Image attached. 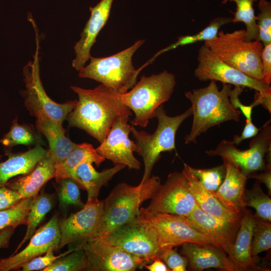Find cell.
Instances as JSON below:
<instances>
[{
    "label": "cell",
    "mask_w": 271,
    "mask_h": 271,
    "mask_svg": "<svg viewBox=\"0 0 271 271\" xmlns=\"http://www.w3.org/2000/svg\"><path fill=\"white\" fill-rule=\"evenodd\" d=\"M70 88L78 99L67 116L69 126L84 130L100 143L117 117L132 115L130 109L121 102L119 94L101 84L93 89Z\"/></svg>",
    "instance_id": "1"
},
{
    "label": "cell",
    "mask_w": 271,
    "mask_h": 271,
    "mask_svg": "<svg viewBox=\"0 0 271 271\" xmlns=\"http://www.w3.org/2000/svg\"><path fill=\"white\" fill-rule=\"evenodd\" d=\"M222 84L221 90L216 81L211 80L205 87L185 93L191 103L193 116L190 132L184 139L185 144H196L197 138L211 127L228 121H239L241 112L232 107L229 99L231 85Z\"/></svg>",
    "instance_id": "2"
},
{
    "label": "cell",
    "mask_w": 271,
    "mask_h": 271,
    "mask_svg": "<svg viewBox=\"0 0 271 271\" xmlns=\"http://www.w3.org/2000/svg\"><path fill=\"white\" fill-rule=\"evenodd\" d=\"M161 184L160 178L155 175L136 186L124 182L117 184L103 200V211L100 224L91 239L102 237L136 218L142 203L153 197Z\"/></svg>",
    "instance_id": "3"
},
{
    "label": "cell",
    "mask_w": 271,
    "mask_h": 271,
    "mask_svg": "<svg viewBox=\"0 0 271 271\" xmlns=\"http://www.w3.org/2000/svg\"><path fill=\"white\" fill-rule=\"evenodd\" d=\"M176 84L175 75L164 70L148 77L143 75L130 91L119 94L121 102L134 113L131 124L146 127L155 117V110L170 99Z\"/></svg>",
    "instance_id": "4"
},
{
    "label": "cell",
    "mask_w": 271,
    "mask_h": 271,
    "mask_svg": "<svg viewBox=\"0 0 271 271\" xmlns=\"http://www.w3.org/2000/svg\"><path fill=\"white\" fill-rule=\"evenodd\" d=\"M35 32L36 48L33 60L30 61L23 69L25 89L23 92L26 108L31 116L37 118L47 116L64 128L63 123L73 109L77 100L62 103L53 100L47 94L41 80L40 73V42L37 26L32 17L29 18Z\"/></svg>",
    "instance_id": "5"
},
{
    "label": "cell",
    "mask_w": 271,
    "mask_h": 271,
    "mask_svg": "<svg viewBox=\"0 0 271 271\" xmlns=\"http://www.w3.org/2000/svg\"><path fill=\"white\" fill-rule=\"evenodd\" d=\"M139 40L128 48L106 57H90V62L78 71L80 78L93 79L119 94L125 93L137 83L141 70L134 67L132 58L144 44Z\"/></svg>",
    "instance_id": "6"
},
{
    "label": "cell",
    "mask_w": 271,
    "mask_h": 271,
    "mask_svg": "<svg viewBox=\"0 0 271 271\" xmlns=\"http://www.w3.org/2000/svg\"><path fill=\"white\" fill-rule=\"evenodd\" d=\"M244 29L229 33L220 31L204 45L224 63L264 83L261 62L263 46L257 40L246 41Z\"/></svg>",
    "instance_id": "7"
},
{
    "label": "cell",
    "mask_w": 271,
    "mask_h": 271,
    "mask_svg": "<svg viewBox=\"0 0 271 271\" xmlns=\"http://www.w3.org/2000/svg\"><path fill=\"white\" fill-rule=\"evenodd\" d=\"M192 114L190 107L181 114L170 116L167 114L162 105L154 112V117L158 119V124L153 133L139 131L133 125L131 126L130 132L139 148L138 153L143 158L144 164L141 183L150 179L154 166L161 158L162 153L176 150L177 131L182 122Z\"/></svg>",
    "instance_id": "8"
},
{
    "label": "cell",
    "mask_w": 271,
    "mask_h": 271,
    "mask_svg": "<svg viewBox=\"0 0 271 271\" xmlns=\"http://www.w3.org/2000/svg\"><path fill=\"white\" fill-rule=\"evenodd\" d=\"M270 119L265 122L260 131L250 141L248 149L240 150L231 141H222L214 150H207L209 156H219L238 168L247 178L251 173L263 170L270 162Z\"/></svg>",
    "instance_id": "9"
},
{
    "label": "cell",
    "mask_w": 271,
    "mask_h": 271,
    "mask_svg": "<svg viewBox=\"0 0 271 271\" xmlns=\"http://www.w3.org/2000/svg\"><path fill=\"white\" fill-rule=\"evenodd\" d=\"M137 217L155 234L160 249L175 247L186 242L217 246L210 239L192 227L183 216L168 213L153 214L146 208L141 207Z\"/></svg>",
    "instance_id": "10"
},
{
    "label": "cell",
    "mask_w": 271,
    "mask_h": 271,
    "mask_svg": "<svg viewBox=\"0 0 271 271\" xmlns=\"http://www.w3.org/2000/svg\"><path fill=\"white\" fill-rule=\"evenodd\" d=\"M195 76L200 81H219L222 83L253 89L262 97L271 99L270 85L252 78L223 62L205 45L198 51Z\"/></svg>",
    "instance_id": "11"
},
{
    "label": "cell",
    "mask_w": 271,
    "mask_h": 271,
    "mask_svg": "<svg viewBox=\"0 0 271 271\" xmlns=\"http://www.w3.org/2000/svg\"><path fill=\"white\" fill-rule=\"evenodd\" d=\"M98 239L142 258L146 263L158 257L160 250L155 234L138 217Z\"/></svg>",
    "instance_id": "12"
},
{
    "label": "cell",
    "mask_w": 271,
    "mask_h": 271,
    "mask_svg": "<svg viewBox=\"0 0 271 271\" xmlns=\"http://www.w3.org/2000/svg\"><path fill=\"white\" fill-rule=\"evenodd\" d=\"M188 180L182 172L169 174L160 184L146 208L153 214H190L196 206Z\"/></svg>",
    "instance_id": "13"
},
{
    "label": "cell",
    "mask_w": 271,
    "mask_h": 271,
    "mask_svg": "<svg viewBox=\"0 0 271 271\" xmlns=\"http://www.w3.org/2000/svg\"><path fill=\"white\" fill-rule=\"evenodd\" d=\"M86 256L87 271H133L146 264L144 259L129 254L100 239L88 240L76 245Z\"/></svg>",
    "instance_id": "14"
},
{
    "label": "cell",
    "mask_w": 271,
    "mask_h": 271,
    "mask_svg": "<svg viewBox=\"0 0 271 271\" xmlns=\"http://www.w3.org/2000/svg\"><path fill=\"white\" fill-rule=\"evenodd\" d=\"M103 211V200L93 199L87 200L79 211L59 221V249L69 244L77 245L92 239L100 224Z\"/></svg>",
    "instance_id": "15"
},
{
    "label": "cell",
    "mask_w": 271,
    "mask_h": 271,
    "mask_svg": "<svg viewBox=\"0 0 271 271\" xmlns=\"http://www.w3.org/2000/svg\"><path fill=\"white\" fill-rule=\"evenodd\" d=\"M129 116L117 117L104 140L95 149L97 154L114 165L121 164L129 169L139 170L141 163L133 155L139 148L129 138L131 126L128 123Z\"/></svg>",
    "instance_id": "16"
},
{
    "label": "cell",
    "mask_w": 271,
    "mask_h": 271,
    "mask_svg": "<svg viewBox=\"0 0 271 271\" xmlns=\"http://www.w3.org/2000/svg\"><path fill=\"white\" fill-rule=\"evenodd\" d=\"M60 237L59 220L57 215H54L36 230L25 248L7 258H0V271L21 268L26 262L50 249L58 250Z\"/></svg>",
    "instance_id": "17"
},
{
    "label": "cell",
    "mask_w": 271,
    "mask_h": 271,
    "mask_svg": "<svg viewBox=\"0 0 271 271\" xmlns=\"http://www.w3.org/2000/svg\"><path fill=\"white\" fill-rule=\"evenodd\" d=\"M184 217L231 258L232 245L241 221L236 223L223 221L205 212L197 205L190 214Z\"/></svg>",
    "instance_id": "18"
},
{
    "label": "cell",
    "mask_w": 271,
    "mask_h": 271,
    "mask_svg": "<svg viewBox=\"0 0 271 271\" xmlns=\"http://www.w3.org/2000/svg\"><path fill=\"white\" fill-rule=\"evenodd\" d=\"M113 0H101L96 6L90 7V16L76 42L74 50L76 54L72 65L79 71L90 58V50L96 38L109 17Z\"/></svg>",
    "instance_id": "19"
},
{
    "label": "cell",
    "mask_w": 271,
    "mask_h": 271,
    "mask_svg": "<svg viewBox=\"0 0 271 271\" xmlns=\"http://www.w3.org/2000/svg\"><path fill=\"white\" fill-rule=\"evenodd\" d=\"M181 246V254L186 258L191 270L216 268L225 271L236 270L227 253L214 245L186 242Z\"/></svg>",
    "instance_id": "20"
},
{
    "label": "cell",
    "mask_w": 271,
    "mask_h": 271,
    "mask_svg": "<svg viewBox=\"0 0 271 271\" xmlns=\"http://www.w3.org/2000/svg\"><path fill=\"white\" fill-rule=\"evenodd\" d=\"M226 172L218 189L212 192L223 206L234 214H241L246 208L245 186L248 179L233 165L223 161Z\"/></svg>",
    "instance_id": "21"
},
{
    "label": "cell",
    "mask_w": 271,
    "mask_h": 271,
    "mask_svg": "<svg viewBox=\"0 0 271 271\" xmlns=\"http://www.w3.org/2000/svg\"><path fill=\"white\" fill-rule=\"evenodd\" d=\"M55 172L56 163L48 153L30 172L8 181L6 186L18 193L23 198L33 197L38 194L48 181L55 178Z\"/></svg>",
    "instance_id": "22"
},
{
    "label": "cell",
    "mask_w": 271,
    "mask_h": 271,
    "mask_svg": "<svg viewBox=\"0 0 271 271\" xmlns=\"http://www.w3.org/2000/svg\"><path fill=\"white\" fill-rule=\"evenodd\" d=\"M182 172L188 181L191 192L197 205L202 210L227 222L236 223L241 221L243 213L234 214L227 210L213 193L202 185L192 173L189 165L184 164Z\"/></svg>",
    "instance_id": "23"
},
{
    "label": "cell",
    "mask_w": 271,
    "mask_h": 271,
    "mask_svg": "<svg viewBox=\"0 0 271 271\" xmlns=\"http://www.w3.org/2000/svg\"><path fill=\"white\" fill-rule=\"evenodd\" d=\"M255 219L253 214L245 208L232 247L231 260L236 270L258 268L251 254V247Z\"/></svg>",
    "instance_id": "24"
},
{
    "label": "cell",
    "mask_w": 271,
    "mask_h": 271,
    "mask_svg": "<svg viewBox=\"0 0 271 271\" xmlns=\"http://www.w3.org/2000/svg\"><path fill=\"white\" fill-rule=\"evenodd\" d=\"M48 153V150L45 149L40 144L25 152H8V159L0 163V187L5 186L14 177L30 172Z\"/></svg>",
    "instance_id": "25"
},
{
    "label": "cell",
    "mask_w": 271,
    "mask_h": 271,
    "mask_svg": "<svg viewBox=\"0 0 271 271\" xmlns=\"http://www.w3.org/2000/svg\"><path fill=\"white\" fill-rule=\"evenodd\" d=\"M35 126L39 132L46 138L49 146L48 153L56 165L63 163L77 144L65 136V130L47 116L36 118Z\"/></svg>",
    "instance_id": "26"
},
{
    "label": "cell",
    "mask_w": 271,
    "mask_h": 271,
    "mask_svg": "<svg viewBox=\"0 0 271 271\" xmlns=\"http://www.w3.org/2000/svg\"><path fill=\"white\" fill-rule=\"evenodd\" d=\"M126 167L116 164L110 168L97 172L89 162H83L74 170L75 181L80 188L87 192V200L97 199L101 188L105 186L118 172Z\"/></svg>",
    "instance_id": "27"
},
{
    "label": "cell",
    "mask_w": 271,
    "mask_h": 271,
    "mask_svg": "<svg viewBox=\"0 0 271 271\" xmlns=\"http://www.w3.org/2000/svg\"><path fill=\"white\" fill-rule=\"evenodd\" d=\"M105 160L97 154L91 144L87 143L77 144L63 163L56 165V181L58 183L66 178L75 181L74 170L80 164L89 162L94 163L97 167H99Z\"/></svg>",
    "instance_id": "28"
},
{
    "label": "cell",
    "mask_w": 271,
    "mask_h": 271,
    "mask_svg": "<svg viewBox=\"0 0 271 271\" xmlns=\"http://www.w3.org/2000/svg\"><path fill=\"white\" fill-rule=\"evenodd\" d=\"M52 206L53 199L50 194L42 193L33 197L27 216V227L25 235L13 254L18 252L23 245L31 238L46 215L52 209Z\"/></svg>",
    "instance_id": "29"
},
{
    "label": "cell",
    "mask_w": 271,
    "mask_h": 271,
    "mask_svg": "<svg viewBox=\"0 0 271 271\" xmlns=\"http://www.w3.org/2000/svg\"><path fill=\"white\" fill-rule=\"evenodd\" d=\"M231 22L232 18L230 17L216 18L207 27L198 33L192 35L179 37L176 42L159 51L151 60L153 61L159 55L178 47L190 45L199 41H205L212 39L217 35L219 30L222 26Z\"/></svg>",
    "instance_id": "30"
},
{
    "label": "cell",
    "mask_w": 271,
    "mask_h": 271,
    "mask_svg": "<svg viewBox=\"0 0 271 271\" xmlns=\"http://www.w3.org/2000/svg\"><path fill=\"white\" fill-rule=\"evenodd\" d=\"M258 0H223L222 4L233 2L236 5V9L232 18L233 23L243 22L246 26L245 40H255L258 34L256 16L253 9V3Z\"/></svg>",
    "instance_id": "31"
},
{
    "label": "cell",
    "mask_w": 271,
    "mask_h": 271,
    "mask_svg": "<svg viewBox=\"0 0 271 271\" xmlns=\"http://www.w3.org/2000/svg\"><path fill=\"white\" fill-rule=\"evenodd\" d=\"M40 142L41 139L33 126L27 123L20 124L17 118L13 121L9 131L0 140V143L8 148L19 145H36Z\"/></svg>",
    "instance_id": "32"
},
{
    "label": "cell",
    "mask_w": 271,
    "mask_h": 271,
    "mask_svg": "<svg viewBox=\"0 0 271 271\" xmlns=\"http://www.w3.org/2000/svg\"><path fill=\"white\" fill-rule=\"evenodd\" d=\"M246 206L255 210V216L269 222L271 221V199L262 190L260 183L256 180L251 189L245 190Z\"/></svg>",
    "instance_id": "33"
},
{
    "label": "cell",
    "mask_w": 271,
    "mask_h": 271,
    "mask_svg": "<svg viewBox=\"0 0 271 271\" xmlns=\"http://www.w3.org/2000/svg\"><path fill=\"white\" fill-rule=\"evenodd\" d=\"M33 197L24 198L13 206L0 211V230L8 227L16 228L27 225V216Z\"/></svg>",
    "instance_id": "34"
},
{
    "label": "cell",
    "mask_w": 271,
    "mask_h": 271,
    "mask_svg": "<svg viewBox=\"0 0 271 271\" xmlns=\"http://www.w3.org/2000/svg\"><path fill=\"white\" fill-rule=\"evenodd\" d=\"M86 256L84 250L74 247L70 252L55 260L42 271H81L86 266Z\"/></svg>",
    "instance_id": "35"
},
{
    "label": "cell",
    "mask_w": 271,
    "mask_h": 271,
    "mask_svg": "<svg viewBox=\"0 0 271 271\" xmlns=\"http://www.w3.org/2000/svg\"><path fill=\"white\" fill-rule=\"evenodd\" d=\"M255 224L253 228L251 254L255 261L258 254L271 247L270 222L263 220L253 215Z\"/></svg>",
    "instance_id": "36"
},
{
    "label": "cell",
    "mask_w": 271,
    "mask_h": 271,
    "mask_svg": "<svg viewBox=\"0 0 271 271\" xmlns=\"http://www.w3.org/2000/svg\"><path fill=\"white\" fill-rule=\"evenodd\" d=\"M190 168L202 185L211 192H215L218 189L224 180L226 172L224 163L211 168L199 169L190 166Z\"/></svg>",
    "instance_id": "37"
},
{
    "label": "cell",
    "mask_w": 271,
    "mask_h": 271,
    "mask_svg": "<svg viewBox=\"0 0 271 271\" xmlns=\"http://www.w3.org/2000/svg\"><path fill=\"white\" fill-rule=\"evenodd\" d=\"M260 11L256 17L258 34L255 40L261 42L263 46L271 43V3L266 0H258Z\"/></svg>",
    "instance_id": "38"
},
{
    "label": "cell",
    "mask_w": 271,
    "mask_h": 271,
    "mask_svg": "<svg viewBox=\"0 0 271 271\" xmlns=\"http://www.w3.org/2000/svg\"><path fill=\"white\" fill-rule=\"evenodd\" d=\"M58 184V197L61 205H73L82 208L84 206L85 204L81 199L80 188L74 180L66 178Z\"/></svg>",
    "instance_id": "39"
},
{
    "label": "cell",
    "mask_w": 271,
    "mask_h": 271,
    "mask_svg": "<svg viewBox=\"0 0 271 271\" xmlns=\"http://www.w3.org/2000/svg\"><path fill=\"white\" fill-rule=\"evenodd\" d=\"M158 257L164 261L170 270L186 271L188 266L186 258L173 248L161 249Z\"/></svg>",
    "instance_id": "40"
},
{
    "label": "cell",
    "mask_w": 271,
    "mask_h": 271,
    "mask_svg": "<svg viewBox=\"0 0 271 271\" xmlns=\"http://www.w3.org/2000/svg\"><path fill=\"white\" fill-rule=\"evenodd\" d=\"M244 87L240 86H234L233 89L229 90V99L232 107L239 110L244 116L246 120H252L251 115L253 108L261 104L260 99L256 95L253 102L249 105H245L240 101L239 96L242 92Z\"/></svg>",
    "instance_id": "41"
},
{
    "label": "cell",
    "mask_w": 271,
    "mask_h": 271,
    "mask_svg": "<svg viewBox=\"0 0 271 271\" xmlns=\"http://www.w3.org/2000/svg\"><path fill=\"white\" fill-rule=\"evenodd\" d=\"M74 248H70L58 255L54 254V250H48L43 256H38L25 263L22 267V271L42 270L51 265L57 258L71 252Z\"/></svg>",
    "instance_id": "42"
},
{
    "label": "cell",
    "mask_w": 271,
    "mask_h": 271,
    "mask_svg": "<svg viewBox=\"0 0 271 271\" xmlns=\"http://www.w3.org/2000/svg\"><path fill=\"white\" fill-rule=\"evenodd\" d=\"M22 199L18 193L6 185L0 187V211L13 206Z\"/></svg>",
    "instance_id": "43"
},
{
    "label": "cell",
    "mask_w": 271,
    "mask_h": 271,
    "mask_svg": "<svg viewBox=\"0 0 271 271\" xmlns=\"http://www.w3.org/2000/svg\"><path fill=\"white\" fill-rule=\"evenodd\" d=\"M261 71L263 82L271 83V43L264 46L261 55Z\"/></svg>",
    "instance_id": "44"
},
{
    "label": "cell",
    "mask_w": 271,
    "mask_h": 271,
    "mask_svg": "<svg viewBox=\"0 0 271 271\" xmlns=\"http://www.w3.org/2000/svg\"><path fill=\"white\" fill-rule=\"evenodd\" d=\"M245 124L240 135H234L232 142L235 145H240L243 141L254 137L259 131L260 128L257 127L252 120H245Z\"/></svg>",
    "instance_id": "45"
},
{
    "label": "cell",
    "mask_w": 271,
    "mask_h": 271,
    "mask_svg": "<svg viewBox=\"0 0 271 271\" xmlns=\"http://www.w3.org/2000/svg\"><path fill=\"white\" fill-rule=\"evenodd\" d=\"M259 174L256 172L251 173L247 178H253L260 183L264 184L268 190V194H271V164L270 162L267 163L266 167Z\"/></svg>",
    "instance_id": "46"
},
{
    "label": "cell",
    "mask_w": 271,
    "mask_h": 271,
    "mask_svg": "<svg viewBox=\"0 0 271 271\" xmlns=\"http://www.w3.org/2000/svg\"><path fill=\"white\" fill-rule=\"evenodd\" d=\"M15 228L8 227L1 230L0 231V249L7 248L9 245L10 239L14 233Z\"/></svg>",
    "instance_id": "47"
},
{
    "label": "cell",
    "mask_w": 271,
    "mask_h": 271,
    "mask_svg": "<svg viewBox=\"0 0 271 271\" xmlns=\"http://www.w3.org/2000/svg\"><path fill=\"white\" fill-rule=\"evenodd\" d=\"M150 264H144L143 267L150 271H170L167 265L160 258L156 257Z\"/></svg>",
    "instance_id": "48"
}]
</instances>
